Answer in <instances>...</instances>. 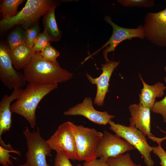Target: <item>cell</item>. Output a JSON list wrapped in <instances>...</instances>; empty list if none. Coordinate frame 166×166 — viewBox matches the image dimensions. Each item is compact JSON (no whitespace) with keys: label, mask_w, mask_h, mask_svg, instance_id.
I'll return each instance as SVG.
<instances>
[{"label":"cell","mask_w":166,"mask_h":166,"mask_svg":"<svg viewBox=\"0 0 166 166\" xmlns=\"http://www.w3.org/2000/svg\"><path fill=\"white\" fill-rule=\"evenodd\" d=\"M23 74L28 84L39 85L64 83L73 76L72 73L61 68L57 61L44 59L40 52L35 53L30 63L24 69Z\"/></svg>","instance_id":"1"},{"label":"cell","mask_w":166,"mask_h":166,"mask_svg":"<svg viewBox=\"0 0 166 166\" xmlns=\"http://www.w3.org/2000/svg\"><path fill=\"white\" fill-rule=\"evenodd\" d=\"M57 84H28L11 105L12 113L23 117L29 123L31 128H34L36 125V111L38 105L45 96L57 89Z\"/></svg>","instance_id":"2"},{"label":"cell","mask_w":166,"mask_h":166,"mask_svg":"<svg viewBox=\"0 0 166 166\" xmlns=\"http://www.w3.org/2000/svg\"><path fill=\"white\" fill-rule=\"evenodd\" d=\"M58 5V1L53 0H28L15 16L0 21L1 30L6 31L17 25H21L26 30L38 23L42 16Z\"/></svg>","instance_id":"3"},{"label":"cell","mask_w":166,"mask_h":166,"mask_svg":"<svg viewBox=\"0 0 166 166\" xmlns=\"http://www.w3.org/2000/svg\"><path fill=\"white\" fill-rule=\"evenodd\" d=\"M70 125L76 143V160L88 162L96 158V150L103 133L94 128L77 125L71 122Z\"/></svg>","instance_id":"4"},{"label":"cell","mask_w":166,"mask_h":166,"mask_svg":"<svg viewBox=\"0 0 166 166\" xmlns=\"http://www.w3.org/2000/svg\"><path fill=\"white\" fill-rule=\"evenodd\" d=\"M23 132L27 146L26 163L29 166H50L46 158L50 155L52 149L47 140L41 136L39 128L31 132L26 127Z\"/></svg>","instance_id":"5"},{"label":"cell","mask_w":166,"mask_h":166,"mask_svg":"<svg viewBox=\"0 0 166 166\" xmlns=\"http://www.w3.org/2000/svg\"><path fill=\"white\" fill-rule=\"evenodd\" d=\"M109 128L118 136L123 138L136 149L144 158L146 166H153L154 162L151 157L152 147L148 143L146 136L139 129L115 123L111 121Z\"/></svg>","instance_id":"6"},{"label":"cell","mask_w":166,"mask_h":166,"mask_svg":"<svg viewBox=\"0 0 166 166\" xmlns=\"http://www.w3.org/2000/svg\"><path fill=\"white\" fill-rule=\"evenodd\" d=\"M104 19L112 27V34L109 40L102 47L86 58L82 64L105 48L103 54L106 63L108 62L110 60L108 58V53L109 52H114L117 46L122 41L126 40H131L134 38L142 39L145 38L143 26L141 25L136 28H126L116 24L108 15L105 16Z\"/></svg>","instance_id":"7"},{"label":"cell","mask_w":166,"mask_h":166,"mask_svg":"<svg viewBox=\"0 0 166 166\" xmlns=\"http://www.w3.org/2000/svg\"><path fill=\"white\" fill-rule=\"evenodd\" d=\"M52 150L64 154L69 160H76L77 148L70 121L61 124L47 140Z\"/></svg>","instance_id":"8"},{"label":"cell","mask_w":166,"mask_h":166,"mask_svg":"<svg viewBox=\"0 0 166 166\" xmlns=\"http://www.w3.org/2000/svg\"><path fill=\"white\" fill-rule=\"evenodd\" d=\"M143 26L145 38L156 46H166V8L145 16Z\"/></svg>","instance_id":"9"},{"label":"cell","mask_w":166,"mask_h":166,"mask_svg":"<svg viewBox=\"0 0 166 166\" xmlns=\"http://www.w3.org/2000/svg\"><path fill=\"white\" fill-rule=\"evenodd\" d=\"M9 48L5 45H0V79L9 89L22 88L26 83L23 74L14 68L10 55Z\"/></svg>","instance_id":"10"},{"label":"cell","mask_w":166,"mask_h":166,"mask_svg":"<svg viewBox=\"0 0 166 166\" xmlns=\"http://www.w3.org/2000/svg\"><path fill=\"white\" fill-rule=\"evenodd\" d=\"M96 152V158H103L107 161L135 148L124 139L104 130Z\"/></svg>","instance_id":"11"},{"label":"cell","mask_w":166,"mask_h":166,"mask_svg":"<svg viewBox=\"0 0 166 166\" xmlns=\"http://www.w3.org/2000/svg\"><path fill=\"white\" fill-rule=\"evenodd\" d=\"M66 116H82L97 124L106 125L109 123L115 116L106 111L101 112L96 110L90 97H85L82 102L70 108L64 112Z\"/></svg>","instance_id":"12"},{"label":"cell","mask_w":166,"mask_h":166,"mask_svg":"<svg viewBox=\"0 0 166 166\" xmlns=\"http://www.w3.org/2000/svg\"><path fill=\"white\" fill-rule=\"evenodd\" d=\"M119 61H110L105 64H102V72L98 77L93 78L88 73L86 76L89 81L92 84L96 85L97 93L94 99V104L100 106H102L106 93L109 91V82L110 77L114 69L118 66Z\"/></svg>","instance_id":"13"},{"label":"cell","mask_w":166,"mask_h":166,"mask_svg":"<svg viewBox=\"0 0 166 166\" xmlns=\"http://www.w3.org/2000/svg\"><path fill=\"white\" fill-rule=\"evenodd\" d=\"M22 88H15L9 95H5L0 101V146L9 149L10 147L9 144H6L2 139L3 132L9 131L12 124L11 103L16 100L21 93Z\"/></svg>","instance_id":"14"},{"label":"cell","mask_w":166,"mask_h":166,"mask_svg":"<svg viewBox=\"0 0 166 166\" xmlns=\"http://www.w3.org/2000/svg\"><path fill=\"white\" fill-rule=\"evenodd\" d=\"M128 109L131 115L129 126L139 129L150 139L153 136L151 132V109L139 103L130 105Z\"/></svg>","instance_id":"15"},{"label":"cell","mask_w":166,"mask_h":166,"mask_svg":"<svg viewBox=\"0 0 166 166\" xmlns=\"http://www.w3.org/2000/svg\"><path fill=\"white\" fill-rule=\"evenodd\" d=\"M139 75L143 85L139 94V103L144 107L151 109L156 101V98L161 97L164 95L166 87L160 82L149 85L144 81L140 74Z\"/></svg>","instance_id":"16"},{"label":"cell","mask_w":166,"mask_h":166,"mask_svg":"<svg viewBox=\"0 0 166 166\" xmlns=\"http://www.w3.org/2000/svg\"><path fill=\"white\" fill-rule=\"evenodd\" d=\"M13 65L15 69H24L30 62L35 52L25 43L16 49H9Z\"/></svg>","instance_id":"17"},{"label":"cell","mask_w":166,"mask_h":166,"mask_svg":"<svg viewBox=\"0 0 166 166\" xmlns=\"http://www.w3.org/2000/svg\"><path fill=\"white\" fill-rule=\"evenodd\" d=\"M56 8L48 11L43 16L44 30L46 31L50 39V42L59 41L61 38V32L57 25L55 15Z\"/></svg>","instance_id":"18"},{"label":"cell","mask_w":166,"mask_h":166,"mask_svg":"<svg viewBox=\"0 0 166 166\" xmlns=\"http://www.w3.org/2000/svg\"><path fill=\"white\" fill-rule=\"evenodd\" d=\"M25 1L24 0H2L0 6L2 20L10 19L15 16L19 12L18 11V6Z\"/></svg>","instance_id":"19"},{"label":"cell","mask_w":166,"mask_h":166,"mask_svg":"<svg viewBox=\"0 0 166 166\" xmlns=\"http://www.w3.org/2000/svg\"><path fill=\"white\" fill-rule=\"evenodd\" d=\"M25 32L22 29L18 28L10 33L7 42L10 49L13 50L25 43Z\"/></svg>","instance_id":"20"},{"label":"cell","mask_w":166,"mask_h":166,"mask_svg":"<svg viewBox=\"0 0 166 166\" xmlns=\"http://www.w3.org/2000/svg\"><path fill=\"white\" fill-rule=\"evenodd\" d=\"M106 161L109 166H141L140 164L134 163L128 152L109 158Z\"/></svg>","instance_id":"21"},{"label":"cell","mask_w":166,"mask_h":166,"mask_svg":"<svg viewBox=\"0 0 166 166\" xmlns=\"http://www.w3.org/2000/svg\"><path fill=\"white\" fill-rule=\"evenodd\" d=\"M39 31L40 28L38 23L26 30L24 37L25 44L29 47L32 48Z\"/></svg>","instance_id":"22"},{"label":"cell","mask_w":166,"mask_h":166,"mask_svg":"<svg viewBox=\"0 0 166 166\" xmlns=\"http://www.w3.org/2000/svg\"><path fill=\"white\" fill-rule=\"evenodd\" d=\"M117 2L125 7L150 8L155 4L154 0H118Z\"/></svg>","instance_id":"23"},{"label":"cell","mask_w":166,"mask_h":166,"mask_svg":"<svg viewBox=\"0 0 166 166\" xmlns=\"http://www.w3.org/2000/svg\"><path fill=\"white\" fill-rule=\"evenodd\" d=\"M50 42V38L46 31L44 30L42 33L38 34L32 49L35 52H41Z\"/></svg>","instance_id":"24"},{"label":"cell","mask_w":166,"mask_h":166,"mask_svg":"<svg viewBox=\"0 0 166 166\" xmlns=\"http://www.w3.org/2000/svg\"><path fill=\"white\" fill-rule=\"evenodd\" d=\"M10 153L21 155L20 152L14 149L10 150L0 146V163L2 166H12L13 163L10 158Z\"/></svg>","instance_id":"25"},{"label":"cell","mask_w":166,"mask_h":166,"mask_svg":"<svg viewBox=\"0 0 166 166\" xmlns=\"http://www.w3.org/2000/svg\"><path fill=\"white\" fill-rule=\"evenodd\" d=\"M41 55L44 59L52 62L57 61V58L59 56V51L48 43L40 52Z\"/></svg>","instance_id":"26"},{"label":"cell","mask_w":166,"mask_h":166,"mask_svg":"<svg viewBox=\"0 0 166 166\" xmlns=\"http://www.w3.org/2000/svg\"><path fill=\"white\" fill-rule=\"evenodd\" d=\"M151 111L154 113L160 114L162 116L164 122H166V96L161 100L156 101Z\"/></svg>","instance_id":"27"},{"label":"cell","mask_w":166,"mask_h":166,"mask_svg":"<svg viewBox=\"0 0 166 166\" xmlns=\"http://www.w3.org/2000/svg\"><path fill=\"white\" fill-rule=\"evenodd\" d=\"M54 166H73L69 161V159L61 153H56L55 156ZM77 166H82L80 164Z\"/></svg>","instance_id":"28"},{"label":"cell","mask_w":166,"mask_h":166,"mask_svg":"<svg viewBox=\"0 0 166 166\" xmlns=\"http://www.w3.org/2000/svg\"><path fill=\"white\" fill-rule=\"evenodd\" d=\"M152 152L160 158V165L166 166V152L162 147L161 144L152 147Z\"/></svg>","instance_id":"29"},{"label":"cell","mask_w":166,"mask_h":166,"mask_svg":"<svg viewBox=\"0 0 166 166\" xmlns=\"http://www.w3.org/2000/svg\"><path fill=\"white\" fill-rule=\"evenodd\" d=\"M83 166H109L104 158H96L91 161L85 162Z\"/></svg>","instance_id":"30"},{"label":"cell","mask_w":166,"mask_h":166,"mask_svg":"<svg viewBox=\"0 0 166 166\" xmlns=\"http://www.w3.org/2000/svg\"><path fill=\"white\" fill-rule=\"evenodd\" d=\"M160 130L163 132L166 133V131H164L160 129ZM150 139L153 141L156 142L158 144H161L163 141L166 140V135L164 137L162 138L157 137L153 136L151 137Z\"/></svg>","instance_id":"31"},{"label":"cell","mask_w":166,"mask_h":166,"mask_svg":"<svg viewBox=\"0 0 166 166\" xmlns=\"http://www.w3.org/2000/svg\"><path fill=\"white\" fill-rule=\"evenodd\" d=\"M17 166H29L26 163H25L24 164H21Z\"/></svg>","instance_id":"32"},{"label":"cell","mask_w":166,"mask_h":166,"mask_svg":"<svg viewBox=\"0 0 166 166\" xmlns=\"http://www.w3.org/2000/svg\"><path fill=\"white\" fill-rule=\"evenodd\" d=\"M164 69L166 73V65L164 67ZM164 81L166 82V76L164 78Z\"/></svg>","instance_id":"33"}]
</instances>
